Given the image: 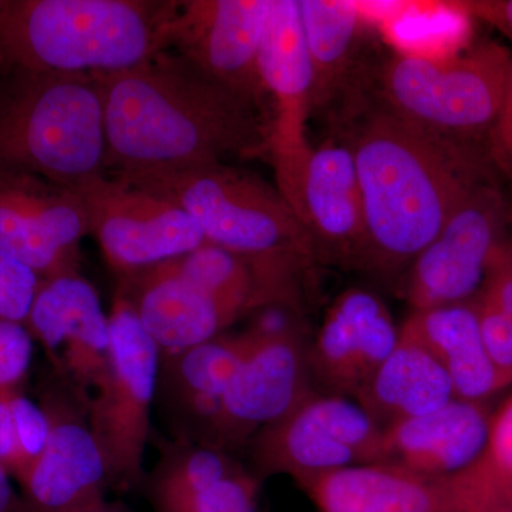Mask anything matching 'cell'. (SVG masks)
<instances>
[{"mask_svg": "<svg viewBox=\"0 0 512 512\" xmlns=\"http://www.w3.org/2000/svg\"><path fill=\"white\" fill-rule=\"evenodd\" d=\"M104 100L106 174L224 163L271 151L264 106L202 73L173 50L97 74Z\"/></svg>", "mask_w": 512, "mask_h": 512, "instance_id": "1", "label": "cell"}, {"mask_svg": "<svg viewBox=\"0 0 512 512\" xmlns=\"http://www.w3.org/2000/svg\"><path fill=\"white\" fill-rule=\"evenodd\" d=\"M340 131L362 191L360 269L373 275L406 274L468 195L498 180L484 148L454 143L370 104Z\"/></svg>", "mask_w": 512, "mask_h": 512, "instance_id": "2", "label": "cell"}, {"mask_svg": "<svg viewBox=\"0 0 512 512\" xmlns=\"http://www.w3.org/2000/svg\"><path fill=\"white\" fill-rule=\"evenodd\" d=\"M109 175L177 205L208 244L247 259L282 299L299 303L302 276L318 262L278 188L225 163Z\"/></svg>", "mask_w": 512, "mask_h": 512, "instance_id": "3", "label": "cell"}, {"mask_svg": "<svg viewBox=\"0 0 512 512\" xmlns=\"http://www.w3.org/2000/svg\"><path fill=\"white\" fill-rule=\"evenodd\" d=\"M180 0H0V70L106 74L167 49Z\"/></svg>", "mask_w": 512, "mask_h": 512, "instance_id": "4", "label": "cell"}, {"mask_svg": "<svg viewBox=\"0 0 512 512\" xmlns=\"http://www.w3.org/2000/svg\"><path fill=\"white\" fill-rule=\"evenodd\" d=\"M97 74L0 70V168L76 188L106 174Z\"/></svg>", "mask_w": 512, "mask_h": 512, "instance_id": "5", "label": "cell"}, {"mask_svg": "<svg viewBox=\"0 0 512 512\" xmlns=\"http://www.w3.org/2000/svg\"><path fill=\"white\" fill-rule=\"evenodd\" d=\"M512 53L493 40L456 56L383 55L369 104L454 143L484 148L503 106Z\"/></svg>", "mask_w": 512, "mask_h": 512, "instance_id": "6", "label": "cell"}, {"mask_svg": "<svg viewBox=\"0 0 512 512\" xmlns=\"http://www.w3.org/2000/svg\"><path fill=\"white\" fill-rule=\"evenodd\" d=\"M109 323V375L87 407V419L106 461L111 487L138 490L147 477L144 453L150 440L161 350L119 293Z\"/></svg>", "mask_w": 512, "mask_h": 512, "instance_id": "7", "label": "cell"}, {"mask_svg": "<svg viewBox=\"0 0 512 512\" xmlns=\"http://www.w3.org/2000/svg\"><path fill=\"white\" fill-rule=\"evenodd\" d=\"M383 430L348 397L311 393L282 419L259 431L252 458L259 474L296 483L363 464L380 463Z\"/></svg>", "mask_w": 512, "mask_h": 512, "instance_id": "8", "label": "cell"}, {"mask_svg": "<svg viewBox=\"0 0 512 512\" xmlns=\"http://www.w3.org/2000/svg\"><path fill=\"white\" fill-rule=\"evenodd\" d=\"M511 225L512 195L500 180L471 192L404 274L413 311L473 301Z\"/></svg>", "mask_w": 512, "mask_h": 512, "instance_id": "9", "label": "cell"}, {"mask_svg": "<svg viewBox=\"0 0 512 512\" xmlns=\"http://www.w3.org/2000/svg\"><path fill=\"white\" fill-rule=\"evenodd\" d=\"M278 191L311 239L316 262L360 269L365 217L355 157L345 141L309 146L301 156L272 161Z\"/></svg>", "mask_w": 512, "mask_h": 512, "instance_id": "10", "label": "cell"}, {"mask_svg": "<svg viewBox=\"0 0 512 512\" xmlns=\"http://www.w3.org/2000/svg\"><path fill=\"white\" fill-rule=\"evenodd\" d=\"M73 190L86 211L89 234L120 278L188 254L207 242L200 227L177 205L109 174Z\"/></svg>", "mask_w": 512, "mask_h": 512, "instance_id": "11", "label": "cell"}, {"mask_svg": "<svg viewBox=\"0 0 512 512\" xmlns=\"http://www.w3.org/2000/svg\"><path fill=\"white\" fill-rule=\"evenodd\" d=\"M312 69L311 117L343 128L369 104L377 53L369 19L350 2L298 0Z\"/></svg>", "mask_w": 512, "mask_h": 512, "instance_id": "12", "label": "cell"}, {"mask_svg": "<svg viewBox=\"0 0 512 512\" xmlns=\"http://www.w3.org/2000/svg\"><path fill=\"white\" fill-rule=\"evenodd\" d=\"M26 328L87 412L106 382L111 356L109 316L94 286L79 274L43 279Z\"/></svg>", "mask_w": 512, "mask_h": 512, "instance_id": "13", "label": "cell"}, {"mask_svg": "<svg viewBox=\"0 0 512 512\" xmlns=\"http://www.w3.org/2000/svg\"><path fill=\"white\" fill-rule=\"evenodd\" d=\"M89 235L72 188L0 168V248L42 279L79 274V245Z\"/></svg>", "mask_w": 512, "mask_h": 512, "instance_id": "14", "label": "cell"}, {"mask_svg": "<svg viewBox=\"0 0 512 512\" xmlns=\"http://www.w3.org/2000/svg\"><path fill=\"white\" fill-rule=\"evenodd\" d=\"M42 407L50 433L45 450L19 481L25 512H83L103 503L109 471L86 407L62 383L46 393Z\"/></svg>", "mask_w": 512, "mask_h": 512, "instance_id": "15", "label": "cell"}, {"mask_svg": "<svg viewBox=\"0 0 512 512\" xmlns=\"http://www.w3.org/2000/svg\"><path fill=\"white\" fill-rule=\"evenodd\" d=\"M268 8L269 0H181L167 50L264 106L258 52Z\"/></svg>", "mask_w": 512, "mask_h": 512, "instance_id": "16", "label": "cell"}, {"mask_svg": "<svg viewBox=\"0 0 512 512\" xmlns=\"http://www.w3.org/2000/svg\"><path fill=\"white\" fill-rule=\"evenodd\" d=\"M248 333L251 348L232 376L205 440L225 451L244 446L312 393L302 339Z\"/></svg>", "mask_w": 512, "mask_h": 512, "instance_id": "17", "label": "cell"}, {"mask_svg": "<svg viewBox=\"0 0 512 512\" xmlns=\"http://www.w3.org/2000/svg\"><path fill=\"white\" fill-rule=\"evenodd\" d=\"M320 512H471L467 471L440 477L393 464L340 468L298 484Z\"/></svg>", "mask_w": 512, "mask_h": 512, "instance_id": "18", "label": "cell"}, {"mask_svg": "<svg viewBox=\"0 0 512 512\" xmlns=\"http://www.w3.org/2000/svg\"><path fill=\"white\" fill-rule=\"evenodd\" d=\"M399 338L400 328L376 293L348 289L330 305L306 349L309 372L336 396L356 399Z\"/></svg>", "mask_w": 512, "mask_h": 512, "instance_id": "19", "label": "cell"}, {"mask_svg": "<svg viewBox=\"0 0 512 512\" xmlns=\"http://www.w3.org/2000/svg\"><path fill=\"white\" fill-rule=\"evenodd\" d=\"M258 73L274 104L269 156L272 161L299 156L311 146L306 123L311 119L312 69L298 0H269Z\"/></svg>", "mask_w": 512, "mask_h": 512, "instance_id": "20", "label": "cell"}, {"mask_svg": "<svg viewBox=\"0 0 512 512\" xmlns=\"http://www.w3.org/2000/svg\"><path fill=\"white\" fill-rule=\"evenodd\" d=\"M117 293L165 355L217 338L241 318L185 276L174 259L123 276Z\"/></svg>", "mask_w": 512, "mask_h": 512, "instance_id": "21", "label": "cell"}, {"mask_svg": "<svg viewBox=\"0 0 512 512\" xmlns=\"http://www.w3.org/2000/svg\"><path fill=\"white\" fill-rule=\"evenodd\" d=\"M491 417L485 403L453 399L434 412L383 430L380 463L429 476H458L483 457Z\"/></svg>", "mask_w": 512, "mask_h": 512, "instance_id": "22", "label": "cell"}, {"mask_svg": "<svg viewBox=\"0 0 512 512\" xmlns=\"http://www.w3.org/2000/svg\"><path fill=\"white\" fill-rule=\"evenodd\" d=\"M251 345L248 332L220 335L161 360L156 399L170 416L175 439L205 443L225 390Z\"/></svg>", "mask_w": 512, "mask_h": 512, "instance_id": "23", "label": "cell"}, {"mask_svg": "<svg viewBox=\"0 0 512 512\" xmlns=\"http://www.w3.org/2000/svg\"><path fill=\"white\" fill-rule=\"evenodd\" d=\"M400 333L440 363L456 399L485 403L504 389L485 349L473 301L413 311L400 326Z\"/></svg>", "mask_w": 512, "mask_h": 512, "instance_id": "24", "label": "cell"}, {"mask_svg": "<svg viewBox=\"0 0 512 512\" xmlns=\"http://www.w3.org/2000/svg\"><path fill=\"white\" fill-rule=\"evenodd\" d=\"M456 399L440 363L400 333L389 357L356 396V403L382 430L434 412Z\"/></svg>", "mask_w": 512, "mask_h": 512, "instance_id": "25", "label": "cell"}, {"mask_svg": "<svg viewBox=\"0 0 512 512\" xmlns=\"http://www.w3.org/2000/svg\"><path fill=\"white\" fill-rule=\"evenodd\" d=\"M241 470L244 468L222 448L190 440L163 441L160 458L143 488L157 510L201 493Z\"/></svg>", "mask_w": 512, "mask_h": 512, "instance_id": "26", "label": "cell"}, {"mask_svg": "<svg viewBox=\"0 0 512 512\" xmlns=\"http://www.w3.org/2000/svg\"><path fill=\"white\" fill-rule=\"evenodd\" d=\"M473 303L485 349L505 389L512 384V249L507 238L495 248Z\"/></svg>", "mask_w": 512, "mask_h": 512, "instance_id": "27", "label": "cell"}, {"mask_svg": "<svg viewBox=\"0 0 512 512\" xmlns=\"http://www.w3.org/2000/svg\"><path fill=\"white\" fill-rule=\"evenodd\" d=\"M259 480L245 470L154 512H256Z\"/></svg>", "mask_w": 512, "mask_h": 512, "instance_id": "28", "label": "cell"}, {"mask_svg": "<svg viewBox=\"0 0 512 512\" xmlns=\"http://www.w3.org/2000/svg\"><path fill=\"white\" fill-rule=\"evenodd\" d=\"M43 279L0 248V319L26 326Z\"/></svg>", "mask_w": 512, "mask_h": 512, "instance_id": "29", "label": "cell"}, {"mask_svg": "<svg viewBox=\"0 0 512 512\" xmlns=\"http://www.w3.org/2000/svg\"><path fill=\"white\" fill-rule=\"evenodd\" d=\"M470 470L480 483L503 488L512 485V396L493 413L483 457Z\"/></svg>", "mask_w": 512, "mask_h": 512, "instance_id": "30", "label": "cell"}, {"mask_svg": "<svg viewBox=\"0 0 512 512\" xmlns=\"http://www.w3.org/2000/svg\"><path fill=\"white\" fill-rule=\"evenodd\" d=\"M10 407L15 421L19 453V467L13 478L19 483L45 450L50 421L46 410L20 392L19 386L13 387Z\"/></svg>", "mask_w": 512, "mask_h": 512, "instance_id": "31", "label": "cell"}, {"mask_svg": "<svg viewBox=\"0 0 512 512\" xmlns=\"http://www.w3.org/2000/svg\"><path fill=\"white\" fill-rule=\"evenodd\" d=\"M33 356V338L26 326L0 319V386H19Z\"/></svg>", "mask_w": 512, "mask_h": 512, "instance_id": "32", "label": "cell"}, {"mask_svg": "<svg viewBox=\"0 0 512 512\" xmlns=\"http://www.w3.org/2000/svg\"><path fill=\"white\" fill-rule=\"evenodd\" d=\"M484 151L498 180L512 195V74L503 106L485 138Z\"/></svg>", "mask_w": 512, "mask_h": 512, "instance_id": "33", "label": "cell"}, {"mask_svg": "<svg viewBox=\"0 0 512 512\" xmlns=\"http://www.w3.org/2000/svg\"><path fill=\"white\" fill-rule=\"evenodd\" d=\"M13 387L0 386V463L6 467L10 477H15L19 467L18 440L10 407Z\"/></svg>", "mask_w": 512, "mask_h": 512, "instance_id": "34", "label": "cell"}, {"mask_svg": "<svg viewBox=\"0 0 512 512\" xmlns=\"http://www.w3.org/2000/svg\"><path fill=\"white\" fill-rule=\"evenodd\" d=\"M458 8L512 40V0H474L460 3Z\"/></svg>", "mask_w": 512, "mask_h": 512, "instance_id": "35", "label": "cell"}, {"mask_svg": "<svg viewBox=\"0 0 512 512\" xmlns=\"http://www.w3.org/2000/svg\"><path fill=\"white\" fill-rule=\"evenodd\" d=\"M471 512H512L510 491L476 481V498Z\"/></svg>", "mask_w": 512, "mask_h": 512, "instance_id": "36", "label": "cell"}, {"mask_svg": "<svg viewBox=\"0 0 512 512\" xmlns=\"http://www.w3.org/2000/svg\"><path fill=\"white\" fill-rule=\"evenodd\" d=\"M0 512H25L22 498L18 497L13 490L10 474L2 463H0Z\"/></svg>", "mask_w": 512, "mask_h": 512, "instance_id": "37", "label": "cell"}, {"mask_svg": "<svg viewBox=\"0 0 512 512\" xmlns=\"http://www.w3.org/2000/svg\"><path fill=\"white\" fill-rule=\"evenodd\" d=\"M83 512H130V510H127V507H124L123 504L109 503V501L104 500L103 503L94 505V507Z\"/></svg>", "mask_w": 512, "mask_h": 512, "instance_id": "38", "label": "cell"}, {"mask_svg": "<svg viewBox=\"0 0 512 512\" xmlns=\"http://www.w3.org/2000/svg\"><path fill=\"white\" fill-rule=\"evenodd\" d=\"M508 244H510V247L512 249V225H511V229H510V232H508Z\"/></svg>", "mask_w": 512, "mask_h": 512, "instance_id": "39", "label": "cell"}, {"mask_svg": "<svg viewBox=\"0 0 512 512\" xmlns=\"http://www.w3.org/2000/svg\"><path fill=\"white\" fill-rule=\"evenodd\" d=\"M507 490L510 491L511 497H512V485L510 487H507Z\"/></svg>", "mask_w": 512, "mask_h": 512, "instance_id": "40", "label": "cell"}]
</instances>
